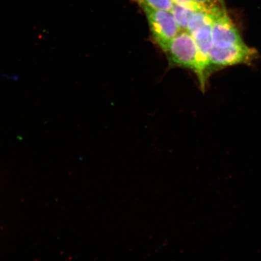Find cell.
I'll list each match as a JSON object with an SVG mask.
<instances>
[{"label": "cell", "mask_w": 261, "mask_h": 261, "mask_svg": "<svg viewBox=\"0 0 261 261\" xmlns=\"http://www.w3.org/2000/svg\"><path fill=\"white\" fill-rule=\"evenodd\" d=\"M144 12L153 38L163 50L181 31L170 12L150 7L142 0H135Z\"/></svg>", "instance_id": "6da1fadb"}, {"label": "cell", "mask_w": 261, "mask_h": 261, "mask_svg": "<svg viewBox=\"0 0 261 261\" xmlns=\"http://www.w3.org/2000/svg\"><path fill=\"white\" fill-rule=\"evenodd\" d=\"M173 64L191 68L198 75L200 71L199 54L193 37L187 31H181L164 48Z\"/></svg>", "instance_id": "7a4b0ae2"}, {"label": "cell", "mask_w": 261, "mask_h": 261, "mask_svg": "<svg viewBox=\"0 0 261 261\" xmlns=\"http://www.w3.org/2000/svg\"><path fill=\"white\" fill-rule=\"evenodd\" d=\"M256 51L244 43L227 47H212L210 54L212 67L218 68L249 64L256 58Z\"/></svg>", "instance_id": "3957f363"}, {"label": "cell", "mask_w": 261, "mask_h": 261, "mask_svg": "<svg viewBox=\"0 0 261 261\" xmlns=\"http://www.w3.org/2000/svg\"><path fill=\"white\" fill-rule=\"evenodd\" d=\"M212 38L213 45L217 47L244 43L236 25L228 16L226 10L214 16Z\"/></svg>", "instance_id": "277c9868"}, {"label": "cell", "mask_w": 261, "mask_h": 261, "mask_svg": "<svg viewBox=\"0 0 261 261\" xmlns=\"http://www.w3.org/2000/svg\"><path fill=\"white\" fill-rule=\"evenodd\" d=\"M214 20V16L203 11H196L192 15L189 21L187 31L191 33L198 30V29L207 25H212Z\"/></svg>", "instance_id": "5b68a950"}, {"label": "cell", "mask_w": 261, "mask_h": 261, "mask_svg": "<svg viewBox=\"0 0 261 261\" xmlns=\"http://www.w3.org/2000/svg\"><path fill=\"white\" fill-rule=\"evenodd\" d=\"M195 11L180 5L175 4L171 13L181 31H187L189 20Z\"/></svg>", "instance_id": "8992f818"}, {"label": "cell", "mask_w": 261, "mask_h": 261, "mask_svg": "<svg viewBox=\"0 0 261 261\" xmlns=\"http://www.w3.org/2000/svg\"><path fill=\"white\" fill-rule=\"evenodd\" d=\"M194 1L200 6L202 11L206 12L212 15H217L226 9L223 0H194Z\"/></svg>", "instance_id": "52a82bcc"}, {"label": "cell", "mask_w": 261, "mask_h": 261, "mask_svg": "<svg viewBox=\"0 0 261 261\" xmlns=\"http://www.w3.org/2000/svg\"><path fill=\"white\" fill-rule=\"evenodd\" d=\"M152 8L170 12L175 5L172 0H142Z\"/></svg>", "instance_id": "ba28073f"}, {"label": "cell", "mask_w": 261, "mask_h": 261, "mask_svg": "<svg viewBox=\"0 0 261 261\" xmlns=\"http://www.w3.org/2000/svg\"><path fill=\"white\" fill-rule=\"evenodd\" d=\"M175 4L184 6L185 8L190 9L192 11H200L201 8L197 3H196L194 0H172Z\"/></svg>", "instance_id": "9c48e42d"}]
</instances>
